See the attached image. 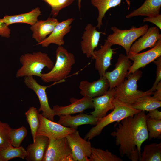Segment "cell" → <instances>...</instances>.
I'll return each instance as SVG.
<instances>
[{"instance_id":"obj_1","label":"cell","mask_w":161,"mask_h":161,"mask_svg":"<svg viewBox=\"0 0 161 161\" xmlns=\"http://www.w3.org/2000/svg\"><path fill=\"white\" fill-rule=\"evenodd\" d=\"M145 111L129 116L118 122L117 127L111 135L115 138L121 157L126 156L132 161H140L141 146L148 139Z\"/></svg>"},{"instance_id":"obj_2","label":"cell","mask_w":161,"mask_h":161,"mask_svg":"<svg viewBox=\"0 0 161 161\" xmlns=\"http://www.w3.org/2000/svg\"><path fill=\"white\" fill-rule=\"evenodd\" d=\"M19 61L21 66L16 72L17 78L29 76L40 78L44 68L51 70L54 65L48 54L41 51L24 54L20 57Z\"/></svg>"},{"instance_id":"obj_3","label":"cell","mask_w":161,"mask_h":161,"mask_svg":"<svg viewBox=\"0 0 161 161\" xmlns=\"http://www.w3.org/2000/svg\"><path fill=\"white\" fill-rule=\"evenodd\" d=\"M114 108L105 117L99 119L95 125L85 136L84 139L89 140L99 135L105 127L111 123L119 122L129 116L133 115L141 111L134 109L131 104L114 98L112 101Z\"/></svg>"},{"instance_id":"obj_4","label":"cell","mask_w":161,"mask_h":161,"mask_svg":"<svg viewBox=\"0 0 161 161\" xmlns=\"http://www.w3.org/2000/svg\"><path fill=\"white\" fill-rule=\"evenodd\" d=\"M55 55L56 61L53 68L49 72L42 73L40 77L45 83L62 80L69 75L75 62L74 55L62 46H58L57 48Z\"/></svg>"},{"instance_id":"obj_5","label":"cell","mask_w":161,"mask_h":161,"mask_svg":"<svg viewBox=\"0 0 161 161\" xmlns=\"http://www.w3.org/2000/svg\"><path fill=\"white\" fill-rule=\"evenodd\" d=\"M142 73L138 69L127 75V79L115 88L114 98L131 104L142 97L153 94L154 92L150 89L145 92L137 89V82L142 77Z\"/></svg>"},{"instance_id":"obj_6","label":"cell","mask_w":161,"mask_h":161,"mask_svg":"<svg viewBox=\"0 0 161 161\" xmlns=\"http://www.w3.org/2000/svg\"><path fill=\"white\" fill-rule=\"evenodd\" d=\"M148 27V24H145L139 27L132 26L129 29L122 30L112 26L111 29L113 33L109 35L106 39L112 45L122 47L127 55L132 45L147 31Z\"/></svg>"},{"instance_id":"obj_7","label":"cell","mask_w":161,"mask_h":161,"mask_svg":"<svg viewBox=\"0 0 161 161\" xmlns=\"http://www.w3.org/2000/svg\"><path fill=\"white\" fill-rule=\"evenodd\" d=\"M49 139L42 161H74L66 137Z\"/></svg>"},{"instance_id":"obj_8","label":"cell","mask_w":161,"mask_h":161,"mask_svg":"<svg viewBox=\"0 0 161 161\" xmlns=\"http://www.w3.org/2000/svg\"><path fill=\"white\" fill-rule=\"evenodd\" d=\"M66 137L74 161H89L92 148L90 142L82 138L76 129Z\"/></svg>"},{"instance_id":"obj_9","label":"cell","mask_w":161,"mask_h":161,"mask_svg":"<svg viewBox=\"0 0 161 161\" xmlns=\"http://www.w3.org/2000/svg\"><path fill=\"white\" fill-rule=\"evenodd\" d=\"M24 82L26 86L32 90L36 95L39 101L38 111H42V115L45 117L53 121L55 114L49 104L46 89L49 86L39 84L33 76L24 77Z\"/></svg>"},{"instance_id":"obj_10","label":"cell","mask_w":161,"mask_h":161,"mask_svg":"<svg viewBox=\"0 0 161 161\" xmlns=\"http://www.w3.org/2000/svg\"><path fill=\"white\" fill-rule=\"evenodd\" d=\"M40 125L36 135H41L49 139H59L66 137L76 129L65 127L39 114Z\"/></svg>"},{"instance_id":"obj_11","label":"cell","mask_w":161,"mask_h":161,"mask_svg":"<svg viewBox=\"0 0 161 161\" xmlns=\"http://www.w3.org/2000/svg\"><path fill=\"white\" fill-rule=\"evenodd\" d=\"M132 64L127 55H119L114 69L111 71L106 72L104 75L109 82V88H115L123 82Z\"/></svg>"},{"instance_id":"obj_12","label":"cell","mask_w":161,"mask_h":161,"mask_svg":"<svg viewBox=\"0 0 161 161\" xmlns=\"http://www.w3.org/2000/svg\"><path fill=\"white\" fill-rule=\"evenodd\" d=\"M161 56V38L155 45L145 52L137 53L129 58L133 61L127 75L143 68Z\"/></svg>"},{"instance_id":"obj_13","label":"cell","mask_w":161,"mask_h":161,"mask_svg":"<svg viewBox=\"0 0 161 161\" xmlns=\"http://www.w3.org/2000/svg\"><path fill=\"white\" fill-rule=\"evenodd\" d=\"M113 45L106 39L104 44L97 50H95L92 57L95 59V68L100 77L104 76L106 71L111 64V60L115 53V49L111 48Z\"/></svg>"},{"instance_id":"obj_14","label":"cell","mask_w":161,"mask_h":161,"mask_svg":"<svg viewBox=\"0 0 161 161\" xmlns=\"http://www.w3.org/2000/svg\"><path fill=\"white\" fill-rule=\"evenodd\" d=\"M141 37L131 46L127 55L129 58L147 48L154 47L161 38V34L157 27H152L148 28L147 31Z\"/></svg>"},{"instance_id":"obj_15","label":"cell","mask_w":161,"mask_h":161,"mask_svg":"<svg viewBox=\"0 0 161 161\" xmlns=\"http://www.w3.org/2000/svg\"><path fill=\"white\" fill-rule=\"evenodd\" d=\"M70 102L71 104L66 106H54L52 109L55 115H71L93 108L92 98L87 96H83L80 99L72 97L70 99Z\"/></svg>"},{"instance_id":"obj_16","label":"cell","mask_w":161,"mask_h":161,"mask_svg":"<svg viewBox=\"0 0 161 161\" xmlns=\"http://www.w3.org/2000/svg\"><path fill=\"white\" fill-rule=\"evenodd\" d=\"M105 33L98 31L96 27L90 24H88L81 37L80 42L81 51L88 58H91L95 48L98 45L101 34Z\"/></svg>"},{"instance_id":"obj_17","label":"cell","mask_w":161,"mask_h":161,"mask_svg":"<svg viewBox=\"0 0 161 161\" xmlns=\"http://www.w3.org/2000/svg\"><path fill=\"white\" fill-rule=\"evenodd\" d=\"M115 88H109L103 94L92 98L94 111L90 114L99 119L105 117L114 106L112 101L114 98Z\"/></svg>"},{"instance_id":"obj_18","label":"cell","mask_w":161,"mask_h":161,"mask_svg":"<svg viewBox=\"0 0 161 161\" xmlns=\"http://www.w3.org/2000/svg\"><path fill=\"white\" fill-rule=\"evenodd\" d=\"M79 87L81 95L92 98L105 93L109 89V85L108 80L103 76L91 82L82 80L80 82Z\"/></svg>"},{"instance_id":"obj_19","label":"cell","mask_w":161,"mask_h":161,"mask_svg":"<svg viewBox=\"0 0 161 161\" xmlns=\"http://www.w3.org/2000/svg\"><path fill=\"white\" fill-rule=\"evenodd\" d=\"M74 20V18H71L59 22L52 33L43 41L37 45H41L44 47H47L51 44L58 46L64 45V37L70 31L71 24Z\"/></svg>"},{"instance_id":"obj_20","label":"cell","mask_w":161,"mask_h":161,"mask_svg":"<svg viewBox=\"0 0 161 161\" xmlns=\"http://www.w3.org/2000/svg\"><path fill=\"white\" fill-rule=\"evenodd\" d=\"M59 22L54 17H49L46 20H38L30 29L32 32V38L39 44L43 41L52 32Z\"/></svg>"},{"instance_id":"obj_21","label":"cell","mask_w":161,"mask_h":161,"mask_svg":"<svg viewBox=\"0 0 161 161\" xmlns=\"http://www.w3.org/2000/svg\"><path fill=\"white\" fill-rule=\"evenodd\" d=\"M49 140L46 136L36 135L33 143L28 145L26 148L27 155L26 160L28 161H42Z\"/></svg>"},{"instance_id":"obj_22","label":"cell","mask_w":161,"mask_h":161,"mask_svg":"<svg viewBox=\"0 0 161 161\" xmlns=\"http://www.w3.org/2000/svg\"><path fill=\"white\" fill-rule=\"evenodd\" d=\"M57 123L65 126L77 129L80 125L84 124L95 125L98 119L92 115L81 113L74 116L71 115L60 116Z\"/></svg>"},{"instance_id":"obj_23","label":"cell","mask_w":161,"mask_h":161,"mask_svg":"<svg viewBox=\"0 0 161 161\" xmlns=\"http://www.w3.org/2000/svg\"><path fill=\"white\" fill-rule=\"evenodd\" d=\"M41 15L40 8L37 7L26 13L12 15H5L1 19L8 26L12 24L18 23L27 24L32 26L38 21V18Z\"/></svg>"},{"instance_id":"obj_24","label":"cell","mask_w":161,"mask_h":161,"mask_svg":"<svg viewBox=\"0 0 161 161\" xmlns=\"http://www.w3.org/2000/svg\"><path fill=\"white\" fill-rule=\"evenodd\" d=\"M161 7V0H145L140 7L126 15V18L156 16L160 14Z\"/></svg>"},{"instance_id":"obj_25","label":"cell","mask_w":161,"mask_h":161,"mask_svg":"<svg viewBox=\"0 0 161 161\" xmlns=\"http://www.w3.org/2000/svg\"><path fill=\"white\" fill-rule=\"evenodd\" d=\"M122 0H91L92 4L96 8L98 13L97 18V27L100 29L103 25V19L107 11L110 8L119 5ZM127 2L129 6L130 3L128 0Z\"/></svg>"},{"instance_id":"obj_26","label":"cell","mask_w":161,"mask_h":161,"mask_svg":"<svg viewBox=\"0 0 161 161\" xmlns=\"http://www.w3.org/2000/svg\"><path fill=\"white\" fill-rule=\"evenodd\" d=\"M140 161H161V143H152L145 145Z\"/></svg>"},{"instance_id":"obj_27","label":"cell","mask_w":161,"mask_h":161,"mask_svg":"<svg viewBox=\"0 0 161 161\" xmlns=\"http://www.w3.org/2000/svg\"><path fill=\"white\" fill-rule=\"evenodd\" d=\"M27 155L26 150L23 147H16L10 145L0 150V161H8L15 158L24 159Z\"/></svg>"},{"instance_id":"obj_28","label":"cell","mask_w":161,"mask_h":161,"mask_svg":"<svg viewBox=\"0 0 161 161\" xmlns=\"http://www.w3.org/2000/svg\"><path fill=\"white\" fill-rule=\"evenodd\" d=\"M131 105L135 109L149 111L161 107V101L156 100L151 95H147L139 98Z\"/></svg>"},{"instance_id":"obj_29","label":"cell","mask_w":161,"mask_h":161,"mask_svg":"<svg viewBox=\"0 0 161 161\" xmlns=\"http://www.w3.org/2000/svg\"><path fill=\"white\" fill-rule=\"evenodd\" d=\"M39 111L34 107H30L25 112L27 121L29 125L33 142L34 141L36 133L40 125Z\"/></svg>"},{"instance_id":"obj_30","label":"cell","mask_w":161,"mask_h":161,"mask_svg":"<svg viewBox=\"0 0 161 161\" xmlns=\"http://www.w3.org/2000/svg\"><path fill=\"white\" fill-rule=\"evenodd\" d=\"M89 161H123V160L108 150L92 147Z\"/></svg>"},{"instance_id":"obj_31","label":"cell","mask_w":161,"mask_h":161,"mask_svg":"<svg viewBox=\"0 0 161 161\" xmlns=\"http://www.w3.org/2000/svg\"><path fill=\"white\" fill-rule=\"evenodd\" d=\"M27 131L24 126H22L16 129L11 128L9 132V138L12 146L18 147L27 134Z\"/></svg>"},{"instance_id":"obj_32","label":"cell","mask_w":161,"mask_h":161,"mask_svg":"<svg viewBox=\"0 0 161 161\" xmlns=\"http://www.w3.org/2000/svg\"><path fill=\"white\" fill-rule=\"evenodd\" d=\"M146 124L148 133V138H158L161 137V120L148 118Z\"/></svg>"},{"instance_id":"obj_33","label":"cell","mask_w":161,"mask_h":161,"mask_svg":"<svg viewBox=\"0 0 161 161\" xmlns=\"http://www.w3.org/2000/svg\"><path fill=\"white\" fill-rule=\"evenodd\" d=\"M51 8V14L56 17L60 11L70 5L75 0H42Z\"/></svg>"},{"instance_id":"obj_34","label":"cell","mask_w":161,"mask_h":161,"mask_svg":"<svg viewBox=\"0 0 161 161\" xmlns=\"http://www.w3.org/2000/svg\"><path fill=\"white\" fill-rule=\"evenodd\" d=\"M11 129L9 124L0 121V150L11 145L9 138Z\"/></svg>"},{"instance_id":"obj_35","label":"cell","mask_w":161,"mask_h":161,"mask_svg":"<svg viewBox=\"0 0 161 161\" xmlns=\"http://www.w3.org/2000/svg\"><path fill=\"white\" fill-rule=\"evenodd\" d=\"M153 62L157 66L156 76L155 81L150 89L154 92L155 91L156 86L161 81V56L159 57Z\"/></svg>"},{"instance_id":"obj_36","label":"cell","mask_w":161,"mask_h":161,"mask_svg":"<svg viewBox=\"0 0 161 161\" xmlns=\"http://www.w3.org/2000/svg\"><path fill=\"white\" fill-rule=\"evenodd\" d=\"M143 22H148L151 23L157 27L160 30H161V15L159 14L156 16L146 17L143 19Z\"/></svg>"},{"instance_id":"obj_37","label":"cell","mask_w":161,"mask_h":161,"mask_svg":"<svg viewBox=\"0 0 161 161\" xmlns=\"http://www.w3.org/2000/svg\"><path fill=\"white\" fill-rule=\"evenodd\" d=\"M148 118L157 120H161V112L157 109L149 111L147 114Z\"/></svg>"},{"instance_id":"obj_38","label":"cell","mask_w":161,"mask_h":161,"mask_svg":"<svg viewBox=\"0 0 161 161\" xmlns=\"http://www.w3.org/2000/svg\"><path fill=\"white\" fill-rule=\"evenodd\" d=\"M155 92H154L152 97L158 101L161 100V81L159 82L156 86Z\"/></svg>"},{"instance_id":"obj_39","label":"cell","mask_w":161,"mask_h":161,"mask_svg":"<svg viewBox=\"0 0 161 161\" xmlns=\"http://www.w3.org/2000/svg\"><path fill=\"white\" fill-rule=\"evenodd\" d=\"M81 0H78V6L80 11L81 8Z\"/></svg>"}]
</instances>
